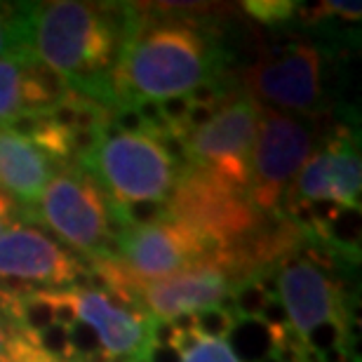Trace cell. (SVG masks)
<instances>
[{"label": "cell", "instance_id": "7c38bea8", "mask_svg": "<svg viewBox=\"0 0 362 362\" xmlns=\"http://www.w3.org/2000/svg\"><path fill=\"white\" fill-rule=\"evenodd\" d=\"M245 94L273 111L310 113L322 97V59L313 45H287L240 71Z\"/></svg>", "mask_w": 362, "mask_h": 362}, {"label": "cell", "instance_id": "4fadbf2b", "mask_svg": "<svg viewBox=\"0 0 362 362\" xmlns=\"http://www.w3.org/2000/svg\"><path fill=\"white\" fill-rule=\"evenodd\" d=\"M83 275L88 266L40 228L17 223L0 235V280L19 282V289L71 287Z\"/></svg>", "mask_w": 362, "mask_h": 362}, {"label": "cell", "instance_id": "6da1fadb", "mask_svg": "<svg viewBox=\"0 0 362 362\" xmlns=\"http://www.w3.org/2000/svg\"><path fill=\"white\" fill-rule=\"evenodd\" d=\"M0 306L59 362H144L156 320L106 287L0 289Z\"/></svg>", "mask_w": 362, "mask_h": 362}, {"label": "cell", "instance_id": "52a82bcc", "mask_svg": "<svg viewBox=\"0 0 362 362\" xmlns=\"http://www.w3.org/2000/svg\"><path fill=\"white\" fill-rule=\"evenodd\" d=\"M24 216L47 226L71 250L104 262L113 257L118 221L111 200L81 165H62Z\"/></svg>", "mask_w": 362, "mask_h": 362}, {"label": "cell", "instance_id": "3957f363", "mask_svg": "<svg viewBox=\"0 0 362 362\" xmlns=\"http://www.w3.org/2000/svg\"><path fill=\"white\" fill-rule=\"evenodd\" d=\"M127 5L52 0L28 3L31 54L66 83L69 90L115 106L111 74L125 33Z\"/></svg>", "mask_w": 362, "mask_h": 362}, {"label": "cell", "instance_id": "9c48e42d", "mask_svg": "<svg viewBox=\"0 0 362 362\" xmlns=\"http://www.w3.org/2000/svg\"><path fill=\"white\" fill-rule=\"evenodd\" d=\"M259 104L247 94H228L200 125L181 136L184 168L205 170L247 188L250 160L257 139Z\"/></svg>", "mask_w": 362, "mask_h": 362}, {"label": "cell", "instance_id": "5bb4252c", "mask_svg": "<svg viewBox=\"0 0 362 362\" xmlns=\"http://www.w3.org/2000/svg\"><path fill=\"white\" fill-rule=\"evenodd\" d=\"M66 92V83L33 54L5 57L0 59V127L49 111Z\"/></svg>", "mask_w": 362, "mask_h": 362}, {"label": "cell", "instance_id": "30bf717a", "mask_svg": "<svg viewBox=\"0 0 362 362\" xmlns=\"http://www.w3.org/2000/svg\"><path fill=\"white\" fill-rule=\"evenodd\" d=\"M313 129L296 115L259 106L247 195L259 212L280 207L287 188L313 153Z\"/></svg>", "mask_w": 362, "mask_h": 362}, {"label": "cell", "instance_id": "2e32d148", "mask_svg": "<svg viewBox=\"0 0 362 362\" xmlns=\"http://www.w3.org/2000/svg\"><path fill=\"white\" fill-rule=\"evenodd\" d=\"M146 356H170L172 362H240L226 339L198 329L191 317L156 322L153 341Z\"/></svg>", "mask_w": 362, "mask_h": 362}, {"label": "cell", "instance_id": "8992f818", "mask_svg": "<svg viewBox=\"0 0 362 362\" xmlns=\"http://www.w3.org/2000/svg\"><path fill=\"white\" fill-rule=\"evenodd\" d=\"M165 216L198 230L230 264L245 269L243 257L262 235L259 228L264 212H259L250 200L247 188L230 184L212 172L184 168L175 191L165 202Z\"/></svg>", "mask_w": 362, "mask_h": 362}, {"label": "cell", "instance_id": "e0dca14e", "mask_svg": "<svg viewBox=\"0 0 362 362\" xmlns=\"http://www.w3.org/2000/svg\"><path fill=\"white\" fill-rule=\"evenodd\" d=\"M0 362H59L42 351L19 322L0 306Z\"/></svg>", "mask_w": 362, "mask_h": 362}, {"label": "cell", "instance_id": "ffe728a7", "mask_svg": "<svg viewBox=\"0 0 362 362\" xmlns=\"http://www.w3.org/2000/svg\"><path fill=\"white\" fill-rule=\"evenodd\" d=\"M21 207L14 202L10 195H5L3 191H0V235L5 233L7 228L17 226L19 219H21Z\"/></svg>", "mask_w": 362, "mask_h": 362}, {"label": "cell", "instance_id": "5b68a950", "mask_svg": "<svg viewBox=\"0 0 362 362\" xmlns=\"http://www.w3.org/2000/svg\"><path fill=\"white\" fill-rule=\"evenodd\" d=\"M76 165L90 172L115 209L165 205L181 175L168 141L151 129H122L111 120Z\"/></svg>", "mask_w": 362, "mask_h": 362}, {"label": "cell", "instance_id": "ac0fdd59", "mask_svg": "<svg viewBox=\"0 0 362 362\" xmlns=\"http://www.w3.org/2000/svg\"><path fill=\"white\" fill-rule=\"evenodd\" d=\"M14 54H31L28 3H0V59Z\"/></svg>", "mask_w": 362, "mask_h": 362}, {"label": "cell", "instance_id": "9a60e30c", "mask_svg": "<svg viewBox=\"0 0 362 362\" xmlns=\"http://www.w3.org/2000/svg\"><path fill=\"white\" fill-rule=\"evenodd\" d=\"M62 165L26 136L0 127V191L28 212Z\"/></svg>", "mask_w": 362, "mask_h": 362}, {"label": "cell", "instance_id": "ba28073f", "mask_svg": "<svg viewBox=\"0 0 362 362\" xmlns=\"http://www.w3.org/2000/svg\"><path fill=\"white\" fill-rule=\"evenodd\" d=\"M104 262L111 264L129 282H151L170 278L198 264L228 262V259L198 230L163 216L156 221L120 226L115 233L113 257Z\"/></svg>", "mask_w": 362, "mask_h": 362}, {"label": "cell", "instance_id": "8fae6325", "mask_svg": "<svg viewBox=\"0 0 362 362\" xmlns=\"http://www.w3.org/2000/svg\"><path fill=\"white\" fill-rule=\"evenodd\" d=\"M362 163L356 139L339 129L329 141H325L315 153L308 156L285 200L289 214L329 205L337 212H360Z\"/></svg>", "mask_w": 362, "mask_h": 362}, {"label": "cell", "instance_id": "d6986e66", "mask_svg": "<svg viewBox=\"0 0 362 362\" xmlns=\"http://www.w3.org/2000/svg\"><path fill=\"white\" fill-rule=\"evenodd\" d=\"M243 7L255 19L273 26V24H280V21H287L299 5L289 3V0H250V3H245Z\"/></svg>", "mask_w": 362, "mask_h": 362}, {"label": "cell", "instance_id": "277c9868", "mask_svg": "<svg viewBox=\"0 0 362 362\" xmlns=\"http://www.w3.org/2000/svg\"><path fill=\"white\" fill-rule=\"evenodd\" d=\"M275 299L303 362L351 360V310L327 264L292 250L275 271Z\"/></svg>", "mask_w": 362, "mask_h": 362}, {"label": "cell", "instance_id": "7a4b0ae2", "mask_svg": "<svg viewBox=\"0 0 362 362\" xmlns=\"http://www.w3.org/2000/svg\"><path fill=\"white\" fill-rule=\"evenodd\" d=\"M221 47L181 19H148L127 5L122 45L111 74L115 106L158 104L219 81Z\"/></svg>", "mask_w": 362, "mask_h": 362}]
</instances>
